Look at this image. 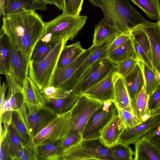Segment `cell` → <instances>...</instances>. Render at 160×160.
<instances>
[{
  "instance_id": "cell-42",
  "label": "cell",
  "mask_w": 160,
  "mask_h": 160,
  "mask_svg": "<svg viewBox=\"0 0 160 160\" xmlns=\"http://www.w3.org/2000/svg\"><path fill=\"white\" fill-rule=\"evenodd\" d=\"M14 111L12 108L10 102L9 96L7 94L5 104V112L3 116L0 118V122L6 128L11 124L12 115Z\"/></svg>"
},
{
  "instance_id": "cell-3",
  "label": "cell",
  "mask_w": 160,
  "mask_h": 160,
  "mask_svg": "<svg viewBox=\"0 0 160 160\" xmlns=\"http://www.w3.org/2000/svg\"><path fill=\"white\" fill-rule=\"evenodd\" d=\"M86 16L62 13L45 22L44 32L39 40L46 42L58 43L72 40L85 24Z\"/></svg>"
},
{
  "instance_id": "cell-16",
  "label": "cell",
  "mask_w": 160,
  "mask_h": 160,
  "mask_svg": "<svg viewBox=\"0 0 160 160\" xmlns=\"http://www.w3.org/2000/svg\"><path fill=\"white\" fill-rule=\"evenodd\" d=\"M148 38L152 51V63L160 75V24L148 22L141 25Z\"/></svg>"
},
{
  "instance_id": "cell-12",
  "label": "cell",
  "mask_w": 160,
  "mask_h": 160,
  "mask_svg": "<svg viewBox=\"0 0 160 160\" xmlns=\"http://www.w3.org/2000/svg\"><path fill=\"white\" fill-rule=\"evenodd\" d=\"M160 125V114L152 116L131 128H125L120 137L118 142L129 145L134 144L148 135Z\"/></svg>"
},
{
  "instance_id": "cell-25",
  "label": "cell",
  "mask_w": 160,
  "mask_h": 160,
  "mask_svg": "<svg viewBox=\"0 0 160 160\" xmlns=\"http://www.w3.org/2000/svg\"><path fill=\"white\" fill-rule=\"evenodd\" d=\"M22 94L23 103L27 105L41 106L45 104L40 90L29 77L23 88Z\"/></svg>"
},
{
  "instance_id": "cell-20",
  "label": "cell",
  "mask_w": 160,
  "mask_h": 160,
  "mask_svg": "<svg viewBox=\"0 0 160 160\" xmlns=\"http://www.w3.org/2000/svg\"><path fill=\"white\" fill-rule=\"evenodd\" d=\"M37 160L63 159L64 149L62 141L42 143L35 145Z\"/></svg>"
},
{
  "instance_id": "cell-2",
  "label": "cell",
  "mask_w": 160,
  "mask_h": 160,
  "mask_svg": "<svg viewBox=\"0 0 160 160\" xmlns=\"http://www.w3.org/2000/svg\"><path fill=\"white\" fill-rule=\"evenodd\" d=\"M100 8L104 22L121 33L130 32L134 27L149 21L130 4L128 0H87Z\"/></svg>"
},
{
  "instance_id": "cell-34",
  "label": "cell",
  "mask_w": 160,
  "mask_h": 160,
  "mask_svg": "<svg viewBox=\"0 0 160 160\" xmlns=\"http://www.w3.org/2000/svg\"><path fill=\"white\" fill-rule=\"evenodd\" d=\"M44 104L63 98L69 94L62 88L49 85L41 90Z\"/></svg>"
},
{
  "instance_id": "cell-33",
  "label": "cell",
  "mask_w": 160,
  "mask_h": 160,
  "mask_svg": "<svg viewBox=\"0 0 160 160\" xmlns=\"http://www.w3.org/2000/svg\"><path fill=\"white\" fill-rule=\"evenodd\" d=\"M7 136L11 160H17L18 155L23 142L20 140L11 124L8 127Z\"/></svg>"
},
{
  "instance_id": "cell-47",
  "label": "cell",
  "mask_w": 160,
  "mask_h": 160,
  "mask_svg": "<svg viewBox=\"0 0 160 160\" xmlns=\"http://www.w3.org/2000/svg\"><path fill=\"white\" fill-rule=\"evenodd\" d=\"M8 86L5 82L1 84L0 87V117H2L5 112V104L6 101V93Z\"/></svg>"
},
{
  "instance_id": "cell-37",
  "label": "cell",
  "mask_w": 160,
  "mask_h": 160,
  "mask_svg": "<svg viewBox=\"0 0 160 160\" xmlns=\"http://www.w3.org/2000/svg\"><path fill=\"white\" fill-rule=\"evenodd\" d=\"M118 109V116L126 128H133L142 122L132 112L124 109Z\"/></svg>"
},
{
  "instance_id": "cell-17",
  "label": "cell",
  "mask_w": 160,
  "mask_h": 160,
  "mask_svg": "<svg viewBox=\"0 0 160 160\" xmlns=\"http://www.w3.org/2000/svg\"><path fill=\"white\" fill-rule=\"evenodd\" d=\"M125 128L118 115L104 127L100 139L105 146L110 148L118 142L121 135Z\"/></svg>"
},
{
  "instance_id": "cell-36",
  "label": "cell",
  "mask_w": 160,
  "mask_h": 160,
  "mask_svg": "<svg viewBox=\"0 0 160 160\" xmlns=\"http://www.w3.org/2000/svg\"><path fill=\"white\" fill-rule=\"evenodd\" d=\"M11 125L15 129L21 141L24 144H27L32 140L28 132L16 111L13 112Z\"/></svg>"
},
{
  "instance_id": "cell-54",
  "label": "cell",
  "mask_w": 160,
  "mask_h": 160,
  "mask_svg": "<svg viewBox=\"0 0 160 160\" xmlns=\"http://www.w3.org/2000/svg\"><path fill=\"white\" fill-rule=\"evenodd\" d=\"M158 22L160 23V20L158 21Z\"/></svg>"
},
{
  "instance_id": "cell-11",
  "label": "cell",
  "mask_w": 160,
  "mask_h": 160,
  "mask_svg": "<svg viewBox=\"0 0 160 160\" xmlns=\"http://www.w3.org/2000/svg\"><path fill=\"white\" fill-rule=\"evenodd\" d=\"M119 75L117 68L82 94L101 103L108 101H113L114 84Z\"/></svg>"
},
{
  "instance_id": "cell-10",
  "label": "cell",
  "mask_w": 160,
  "mask_h": 160,
  "mask_svg": "<svg viewBox=\"0 0 160 160\" xmlns=\"http://www.w3.org/2000/svg\"><path fill=\"white\" fill-rule=\"evenodd\" d=\"M117 67V63L108 57L102 58L92 67L85 76L76 85L72 93L82 94L100 81Z\"/></svg>"
},
{
  "instance_id": "cell-27",
  "label": "cell",
  "mask_w": 160,
  "mask_h": 160,
  "mask_svg": "<svg viewBox=\"0 0 160 160\" xmlns=\"http://www.w3.org/2000/svg\"><path fill=\"white\" fill-rule=\"evenodd\" d=\"M149 97L144 86L136 99L131 102L133 113L142 122L150 117L148 112Z\"/></svg>"
},
{
  "instance_id": "cell-39",
  "label": "cell",
  "mask_w": 160,
  "mask_h": 160,
  "mask_svg": "<svg viewBox=\"0 0 160 160\" xmlns=\"http://www.w3.org/2000/svg\"><path fill=\"white\" fill-rule=\"evenodd\" d=\"M138 62V60L130 58L117 63V70L119 74L124 77L134 68Z\"/></svg>"
},
{
  "instance_id": "cell-38",
  "label": "cell",
  "mask_w": 160,
  "mask_h": 160,
  "mask_svg": "<svg viewBox=\"0 0 160 160\" xmlns=\"http://www.w3.org/2000/svg\"><path fill=\"white\" fill-rule=\"evenodd\" d=\"M64 8L62 13L78 16L82 10L84 0H63Z\"/></svg>"
},
{
  "instance_id": "cell-43",
  "label": "cell",
  "mask_w": 160,
  "mask_h": 160,
  "mask_svg": "<svg viewBox=\"0 0 160 160\" xmlns=\"http://www.w3.org/2000/svg\"><path fill=\"white\" fill-rule=\"evenodd\" d=\"M7 95L9 96L10 104L14 111H16L21 107L23 103L22 92L8 90Z\"/></svg>"
},
{
  "instance_id": "cell-45",
  "label": "cell",
  "mask_w": 160,
  "mask_h": 160,
  "mask_svg": "<svg viewBox=\"0 0 160 160\" xmlns=\"http://www.w3.org/2000/svg\"><path fill=\"white\" fill-rule=\"evenodd\" d=\"M82 140L81 133H78L66 137L62 141L64 151Z\"/></svg>"
},
{
  "instance_id": "cell-24",
  "label": "cell",
  "mask_w": 160,
  "mask_h": 160,
  "mask_svg": "<svg viewBox=\"0 0 160 160\" xmlns=\"http://www.w3.org/2000/svg\"><path fill=\"white\" fill-rule=\"evenodd\" d=\"M82 95L80 93H72L63 98L49 102L45 105L56 114H62L70 110Z\"/></svg>"
},
{
  "instance_id": "cell-50",
  "label": "cell",
  "mask_w": 160,
  "mask_h": 160,
  "mask_svg": "<svg viewBox=\"0 0 160 160\" xmlns=\"http://www.w3.org/2000/svg\"><path fill=\"white\" fill-rule=\"evenodd\" d=\"M6 0H0V13L1 15L3 8L5 6Z\"/></svg>"
},
{
  "instance_id": "cell-13",
  "label": "cell",
  "mask_w": 160,
  "mask_h": 160,
  "mask_svg": "<svg viewBox=\"0 0 160 160\" xmlns=\"http://www.w3.org/2000/svg\"><path fill=\"white\" fill-rule=\"evenodd\" d=\"M130 38L138 60L157 72L152 63V53L148 38L141 25L131 30Z\"/></svg>"
},
{
  "instance_id": "cell-28",
  "label": "cell",
  "mask_w": 160,
  "mask_h": 160,
  "mask_svg": "<svg viewBox=\"0 0 160 160\" xmlns=\"http://www.w3.org/2000/svg\"><path fill=\"white\" fill-rule=\"evenodd\" d=\"M0 73L9 75L11 60V45L7 36L1 30L0 39Z\"/></svg>"
},
{
  "instance_id": "cell-18",
  "label": "cell",
  "mask_w": 160,
  "mask_h": 160,
  "mask_svg": "<svg viewBox=\"0 0 160 160\" xmlns=\"http://www.w3.org/2000/svg\"><path fill=\"white\" fill-rule=\"evenodd\" d=\"M134 145L135 160H160V150L146 137L137 141Z\"/></svg>"
},
{
  "instance_id": "cell-46",
  "label": "cell",
  "mask_w": 160,
  "mask_h": 160,
  "mask_svg": "<svg viewBox=\"0 0 160 160\" xmlns=\"http://www.w3.org/2000/svg\"><path fill=\"white\" fill-rule=\"evenodd\" d=\"M0 142V160H11L9 146L7 135Z\"/></svg>"
},
{
  "instance_id": "cell-31",
  "label": "cell",
  "mask_w": 160,
  "mask_h": 160,
  "mask_svg": "<svg viewBox=\"0 0 160 160\" xmlns=\"http://www.w3.org/2000/svg\"><path fill=\"white\" fill-rule=\"evenodd\" d=\"M140 8L149 18L160 20V3L159 0H131Z\"/></svg>"
},
{
  "instance_id": "cell-41",
  "label": "cell",
  "mask_w": 160,
  "mask_h": 160,
  "mask_svg": "<svg viewBox=\"0 0 160 160\" xmlns=\"http://www.w3.org/2000/svg\"><path fill=\"white\" fill-rule=\"evenodd\" d=\"M160 108V83L149 97L148 112L150 117L154 111Z\"/></svg>"
},
{
  "instance_id": "cell-55",
  "label": "cell",
  "mask_w": 160,
  "mask_h": 160,
  "mask_svg": "<svg viewBox=\"0 0 160 160\" xmlns=\"http://www.w3.org/2000/svg\"><path fill=\"white\" fill-rule=\"evenodd\" d=\"M160 24V23H159Z\"/></svg>"
},
{
  "instance_id": "cell-23",
  "label": "cell",
  "mask_w": 160,
  "mask_h": 160,
  "mask_svg": "<svg viewBox=\"0 0 160 160\" xmlns=\"http://www.w3.org/2000/svg\"><path fill=\"white\" fill-rule=\"evenodd\" d=\"M81 43L77 41L72 44L65 46L62 51L57 63V68L65 66L77 59L86 51Z\"/></svg>"
},
{
  "instance_id": "cell-7",
  "label": "cell",
  "mask_w": 160,
  "mask_h": 160,
  "mask_svg": "<svg viewBox=\"0 0 160 160\" xmlns=\"http://www.w3.org/2000/svg\"><path fill=\"white\" fill-rule=\"evenodd\" d=\"M118 115V109L113 101L104 102L90 116L82 133V139L100 138L104 127Z\"/></svg>"
},
{
  "instance_id": "cell-8",
  "label": "cell",
  "mask_w": 160,
  "mask_h": 160,
  "mask_svg": "<svg viewBox=\"0 0 160 160\" xmlns=\"http://www.w3.org/2000/svg\"><path fill=\"white\" fill-rule=\"evenodd\" d=\"M119 34L107 39L98 46L83 62L71 78L60 88L69 94L72 93L76 85L85 76L96 63L100 59L108 57L109 48L114 39Z\"/></svg>"
},
{
  "instance_id": "cell-32",
  "label": "cell",
  "mask_w": 160,
  "mask_h": 160,
  "mask_svg": "<svg viewBox=\"0 0 160 160\" xmlns=\"http://www.w3.org/2000/svg\"><path fill=\"white\" fill-rule=\"evenodd\" d=\"M109 148L113 160H134V152L128 145L118 142Z\"/></svg>"
},
{
  "instance_id": "cell-1",
  "label": "cell",
  "mask_w": 160,
  "mask_h": 160,
  "mask_svg": "<svg viewBox=\"0 0 160 160\" xmlns=\"http://www.w3.org/2000/svg\"><path fill=\"white\" fill-rule=\"evenodd\" d=\"M1 30L10 44L31 57L33 49L44 32L45 22L35 11L26 10L3 16Z\"/></svg>"
},
{
  "instance_id": "cell-44",
  "label": "cell",
  "mask_w": 160,
  "mask_h": 160,
  "mask_svg": "<svg viewBox=\"0 0 160 160\" xmlns=\"http://www.w3.org/2000/svg\"><path fill=\"white\" fill-rule=\"evenodd\" d=\"M130 38V31L120 33L114 39L109 49L108 54L121 46Z\"/></svg>"
},
{
  "instance_id": "cell-19",
  "label": "cell",
  "mask_w": 160,
  "mask_h": 160,
  "mask_svg": "<svg viewBox=\"0 0 160 160\" xmlns=\"http://www.w3.org/2000/svg\"><path fill=\"white\" fill-rule=\"evenodd\" d=\"M47 5L40 0H16L4 7L2 14L6 16L26 10L45 11Z\"/></svg>"
},
{
  "instance_id": "cell-51",
  "label": "cell",
  "mask_w": 160,
  "mask_h": 160,
  "mask_svg": "<svg viewBox=\"0 0 160 160\" xmlns=\"http://www.w3.org/2000/svg\"><path fill=\"white\" fill-rule=\"evenodd\" d=\"M160 108L154 111L151 114V117L160 114Z\"/></svg>"
},
{
  "instance_id": "cell-5",
  "label": "cell",
  "mask_w": 160,
  "mask_h": 160,
  "mask_svg": "<svg viewBox=\"0 0 160 160\" xmlns=\"http://www.w3.org/2000/svg\"><path fill=\"white\" fill-rule=\"evenodd\" d=\"M63 160H113L109 148L100 138L82 140L65 150Z\"/></svg>"
},
{
  "instance_id": "cell-14",
  "label": "cell",
  "mask_w": 160,
  "mask_h": 160,
  "mask_svg": "<svg viewBox=\"0 0 160 160\" xmlns=\"http://www.w3.org/2000/svg\"><path fill=\"white\" fill-rule=\"evenodd\" d=\"M11 60L9 75L23 88L28 80L31 57L24 54L10 44Z\"/></svg>"
},
{
  "instance_id": "cell-29",
  "label": "cell",
  "mask_w": 160,
  "mask_h": 160,
  "mask_svg": "<svg viewBox=\"0 0 160 160\" xmlns=\"http://www.w3.org/2000/svg\"><path fill=\"white\" fill-rule=\"evenodd\" d=\"M142 72L144 88L149 96L160 83V75L144 62L138 61Z\"/></svg>"
},
{
  "instance_id": "cell-53",
  "label": "cell",
  "mask_w": 160,
  "mask_h": 160,
  "mask_svg": "<svg viewBox=\"0 0 160 160\" xmlns=\"http://www.w3.org/2000/svg\"><path fill=\"white\" fill-rule=\"evenodd\" d=\"M157 131L158 133L160 134V125L157 128Z\"/></svg>"
},
{
  "instance_id": "cell-22",
  "label": "cell",
  "mask_w": 160,
  "mask_h": 160,
  "mask_svg": "<svg viewBox=\"0 0 160 160\" xmlns=\"http://www.w3.org/2000/svg\"><path fill=\"white\" fill-rule=\"evenodd\" d=\"M113 102L118 109L126 110L133 113L131 102L124 78L120 75L115 82Z\"/></svg>"
},
{
  "instance_id": "cell-35",
  "label": "cell",
  "mask_w": 160,
  "mask_h": 160,
  "mask_svg": "<svg viewBox=\"0 0 160 160\" xmlns=\"http://www.w3.org/2000/svg\"><path fill=\"white\" fill-rule=\"evenodd\" d=\"M58 43L46 42L39 40L33 49L31 60L38 62L42 60L48 55Z\"/></svg>"
},
{
  "instance_id": "cell-6",
  "label": "cell",
  "mask_w": 160,
  "mask_h": 160,
  "mask_svg": "<svg viewBox=\"0 0 160 160\" xmlns=\"http://www.w3.org/2000/svg\"><path fill=\"white\" fill-rule=\"evenodd\" d=\"M16 111L26 127L31 139L57 116L45 104L34 106L27 105L23 103Z\"/></svg>"
},
{
  "instance_id": "cell-4",
  "label": "cell",
  "mask_w": 160,
  "mask_h": 160,
  "mask_svg": "<svg viewBox=\"0 0 160 160\" xmlns=\"http://www.w3.org/2000/svg\"><path fill=\"white\" fill-rule=\"evenodd\" d=\"M66 43L64 42H58L48 55L40 61L30 60L28 76L39 90L50 85L60 54Z\"/></svg>"
},
{
  "instance_id": "cell-49",
  "label": "cell",
  "mask_w": 160,
  "mask_h": 160,
  "mask_svg": "<svg viewBox=\"0 0 160 160\" xmlns=\"http://www.w3.org/2000/svg\"><path fill=\"white\" fill-rule=\"evenodd\" d=\"M153 142L160 150V135L156 136L154 138Z\"/></svg>"
},
{
  "instance_id": "cell-40",
  "label": "cell",
  "mask_w": 160,
  "mask_h": 160,
  "mask_svg": "<svg viewBox=\"0 0 160 160\" xmlns=\"http://www.w3.org/2000/svg\"><path fill=\"white\" fill-rule=\"evenodd\" d=\"M17 160H37L35 145L32 140L27 144L23 143L18 155Z\"/></svg>"
},
{
  "instance_id": "cell-30",
  "label": "cell",
  "mask_w": 160,
  "mask_h": 160,
  "mask_svg": "<svg viewBox=\"0 0 160 160\" xmlns=\"http://www.w3.org/2000/svg\"><path fill=\"white\" fill-rule=\"evenodd\" d=\"M108 57L117 63L132 58L137 59L131 38L122 45L109 54Z\"/></svg>"
},
{
  "instance_id": "cell-48",
  "label": "cell",
  "mask_w": 160,
  "mask_h": 160,
  "mask_svg": "<svg viewBox=\"0 0 160 160\" xmlns=\"http://www.w3.org/2000/svg\"><path fill=\"white\" fill-rule=\"evenodd\" d=\"M47 4H52L55 6L59 10L62 11L64 8L63 0H40Z\"/></svg>"
},
{
  "instance_id": "cell-9",
  "label": "cell",
  "mask_w": 160,
  "mask_h": 160,
  "mask_svg": "<svg viewBox=\"0 0 160 160\" xmlns=\"http://www.w3.org/2000/svg\"><path fill=\"white\" fill-rule=\"evenodd\" d=\"M69 125L67 112L57 115L47 126L32 138L34 145L42 143L62 141L68 135Z\"/></svg>"
},
{
  "instance_id": "cell-21",
  "label": "cell",
  "mask_w": 160,
  "mask_h": 160,
  "mask_svg": "<svg viewBox=\"0 0 160 160\" xmlns=\"http://www.w3.org/2000/svg\"><path fill=\"white\" fill-rule=\"evenodd\" d=\"M123 78L132 102L136 99L144 86L142 72L138 62L133 70Z\"/></svg>"
},
{
  "instance_id": "cell-26",
  "label": "cell",
  "mask_w": 160,
  "mask_h": 160,
  "mask_svg": "<svg viewBox=\"0 0 160 160\" xmlns=\"http://www.w3.org/2000/svg\"><path fill=\"white\" fill-rule=\"evenodd\" d=\"M121 33L102 20L95 26L92 45L98 46L107 39Z\"/></svg>"
},
{
  "instance_id": "cell-15",
  "label": "cell",
  "mask_w": 160,
  "mask_h": 160,
  "mask_svg": "<svg viewBox=\"0 0 160 160\" xmlns=\"http://www.w3.org/2000/svg\"><path fill=\"white\" fill-rule=\"evenodd\" d=\"M98 47H94L92 45L72 63L62 67H57L54 72L50 85L57 87H61Z\"/></svg>"
},
{
  "instance_id": "cell-52",
  "label": "cell",
  "mask_w": 160,
  "mask_h": 160,
  "mask_svg": "<svg viewBox=\"0 0 160 160\" xmlns=\"http://www.w3.org/2000/svg\"><path fill=\"white\" fill-rule=\"evenodd\" d=\"M16 0H6L5 6H7Z\"/></svg>"
}]
</instances>
